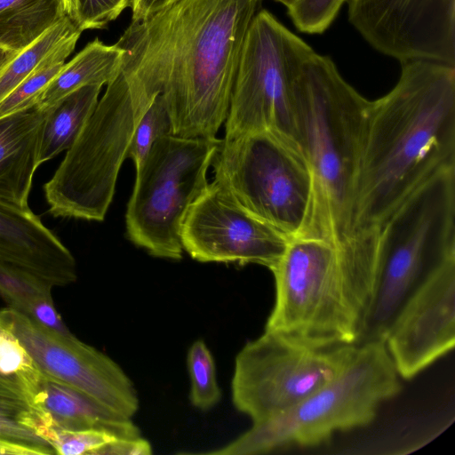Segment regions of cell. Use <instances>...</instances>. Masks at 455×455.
I'll return each mask as SVG.
<instances>
[{
	"label": "cell",
	"instance_id": "83f0119b",
	"mask_svg": "<svg viewBox=\"0 0 455 455\" xmlns=\"http://www.w3.org/2000/svg\"><path fill=\"white\" fill-rule=\"evenodd\" d=\"M0 440L34 449L40 455L55 454L51 444L35 430L33 419L2 400Z\"/></svg>",
	"mask_w": 455,
	"mask_h": 455
},
{
	"label": "cell",
	"instance_id": "d6a6232c",
	"mask_svg": "<svg viewBox=\"0 0 455 455\" xmlns=\"http://www.w3.org/2000/svg\"><path fill=\"white\" fill-rule=\"evenodd\" d=\"M150 443L141 438H116L99 450L96 455H149Z\"/></svg>",
	"mask_w": 455,
	"mask_h": 455
},
{
	"label": "cell",
	"instance_id": "ac0fdd59",
	"mask_svg": "<svg viewBox=\"0 0 455 455\" xmlns=\"http://www.w3.org/2000/svg\"><path fill=\"white\" fill-rule=\"evenodd\" d=\"M45 116L34 107L0 118V199L28 207Z\"/></svg>",
	"mask_w": 455,
	"mask_h": 455
},
{
	"label": "cell",
	"instance_id": "7a4b0ae2",
	"mask_svg": "<svg viewBox=\"0 0 455 455\" xmlns=\"http://www.w3.org/2000/svg\"><path fill=\"white\" fill-rule=\"evenodd\" d=\"M400 64L394 88L370 102L349 235L380 227L423 183L455 168V66Z\"/></svg>",
	"mask_w": 455,
	"mask_h": 455
},
{
	"label": "cell",
	"instance_id": "ffe728a7",
	"mask_svg": "<svg viewBox=\"0 0 455 455\" xmlns=\"http://www.w3.org/2000/svg\"><path fill=\"white\" fill-rule=\"evenodd\" d=\"M101 88V85L83 86L46 110L40 141L39 164L73 145L93 111Z\"/></svg>",
	"mask_w": 455,
	"mask_h": 455
},
{
	"label": "cell",
	"instance_id": "603a6c76",
	"mask_svg": "<svg viewBox=\"0 0 455 455\" xmlns=\"http://www.w3.org/2000/svg\"><path fill=\"white\" fill-rule=\"evenodd\" d=\"M78 31L81 30L77 25L68 16H65L33 44L10 59L0 68V102L36 68L52 50Z\"/></svg>",
	"mask_w": 455,
	"mask_h": 455
},
{
	"label": "cell",
	"instance_id": "2e32d148",
	"mask_svg": "<svg viewBox=\"0 0 455 455\" xmlns=\"http://www.w3.org/2000/svg\"><path fill=\"white\" fill-rule=\"evenodd\" d=\"M0 261L21 267L52 286L77 279L71 251L28 207L0 199Z\"/></svg>",
	"mask_w": 455,
	"mask_h": 455
},
{
	"label": "cell",
	"instance_id": "4316f807",
	"mask_svg": "<svg viewBox=\"0 0 455 455\" xmlns=\"http://www.w3.org/2000/svg\"><path fill=\"white\" fill-rule=\"evenodd\" d=\"M32 357L8 330L0 326V376L16 382L24 390L41 375Z\"/></svg>",
	"mask_w": 455,
	"mask_h": 455
},
{
	"label": "cell",
	"instance_id": "8d00e7d4",
	"mask_svg": "<svg viewBox=\"0 0 455 455\" xmlns=\"http://www.w3.org/2000/svg\"><path fill=\"white\" fill-rule=\"evenodd\" d=\"M16 53L18 52L7 51L0 47V68Z\"/></svg>",
	"mask_w": 455,
	"mask_h": 455
},
{
	"label": "cell",
	"instance_id": "484cf974",
	"mask_svg": "<svg viewBox=\"0 0 455 455\" xmlns=\"http://www.w3.org/2000/svg\"><path fill=\"white\" fill-rule=\"evenodd\" d=\"M169 134H172L171 117L164 99L156 95L135 130L126 158L139 169L153 144Z\"/></svg>",
	"mask_w": 455,
	"mask_h": 455
},
{
	"label": "cell",
	"instance_id": "44dd1931",
	"mask_svg": "<svg viewBox=\"0 0 455 455\" xmlns=\"http://www.w3.org/2000/svg\"><path fill=\"white\" fill-rule=\"evenodd\" d=\"M65 16L61 0H0V47L20 52Z\"/></svg>",
	"mask_w": 455,
	"mask_h": 455
},
{
	"label": "cell",
	"instance_id": "9a60e30c",
	"mask_svg": "<svg viewBox=\"0 0 455 455\" xmlns=\"http://www.w3.org/2000/svg\"><path fill=\"white\" fill-rule=\"evenodd\" d=\"M384 342L403 379H411L455 346V256L433 266L401 306Z\"/></svg>",
	"mask_w": 455,
	"mask_h": 455
},
{
	"label": "cell",
	"instance_id": "8992f818",
	"mask_svg": "<svg viewBox=\"0 0 455 455\" xmlns=\"http://www.w3.org/2000/svg\"><path fill=\"white\" fill-rule=\"evenodd\" d=\"M156 96L141 80L117 72L53 176L44 186L56 217L102 221L135 130Z\"/></svg>",
	"mask_w": 455,
	"mask_h": 455
},
{
	"label": "cell",
	"instance_id": "9c48e42d",
	"mask_svg": "<svg viewBox=\"0 0 455 455\" xmlns=\"http://www.w3.org/2000/svg\"><path fill=\"white\" fill-rule=\"evenodd\" d=\"M218 138L169 134L157 140L136 170L125 213L126 235L150 255L179 260L180 232L191 204L208 185Z\"/></svg>",
	"mask_w": 455,
	"mask_h": 455
},
{
	"label": "cell",
	"instance_id": "f35d334b",
	"mask_svg": "<svg viewBox=\"0 0 455 455\" xmlns=\"http://www.w3.org/2000/svg\"><path fill=\"white\" fill-rule=\"evenodd\" d=\"M1 377V376H0ZM4 378V377H3Z\"/></svg>",
	"mask_w": 455,
	"mask_h": 455
},
{
	"label": "cell",
	"instance_id": "52a82bcc",
	"mask_svg": "<svg viewBox=\"0 0 455 455\" xmlns=\"http://www.w3.org/2000/svg\"><path fill=\"white\" fill-rule=\"evenodd\" d=\"M270 271L275 299L265 331L313 347L357 343L360 321L335 245L319 238L291 239Z\"/></svg>",
	"mask_w": 455,
	"mask_h": 455
},
{
	"label": "cell",
	"instance_id": "4fadbf2b",
	"mask_svg": "<svg viewBox=\"0 0 455 455\" xmlns=\"http://www.w3.org/2000/svg\"><path fill=\"white\" fill-rule=\"evenodd\" d=\"M0 326L11 331L44 374L131 418L139 409L136 388L121 367L76 336L56 333L20 311L0 309Z\"/></svg>",
	"mask_w": 455,
	"mask_h": 455
},
{
	"label": "cell",
	"instance_id": "5b68a950",
	"mask_svg": "<svg viewBox=\"0 0 455 455\" xmlns=\"http://www.w3.org/2000/svg\"><path fill=\"white\" fill-rule=\"evenodd\" d=\"M455 256V168L418 188L378 228V275L356 344L383 340L426 273Z\"/></svg>",
	"mask_w": 455,
	"mask_h": 455
},
{
	"label": "cell",
	"instance_id": "cb8c5ba5",
	"mask_svg": "<svg viewBox=\"0 0 455 455\" xmlns=\"http://www.w3.org/2000/svg\"><path fill=\"white\" fill-rule=\"evenodd\" d=\"M191 381L190 400L200 410H209L221 398L212 355L203 340L195 341L188 353Z\"/></svg>",
	"mask_w": 455,
	"mask_h": 455
},
{
	"label": "cell",
	"instance_id": "7c38bea8",
	"mask_svg": "<svg viewBox=\"0 0 455 455\" xmlns=\"http://www.w3.org/2000/svg\"><path fill=\"white\" fill-rule=\"evenodd\" d=\"M180 239L183 250L197 261L259 264L269 270L289 243L215 179L189 207Z\"/></svg>",
	"mask_w": 455,
	"mask_h": 455
},
{
	"label": "cell",
	"instance_id": "3957f363",
	"mask_svg": "<svg viewBox=\"0 0 455 455\" xmlns=\"http://www.w3.org/2000/svg\"><path fill=\"white\" fill-rule=\"evenodd\" d=\"M370 100L315 52L296 80L293 114L297 144L314 181L307 237L337 245L350 235L354 198Z\"/></svg>",
	"mask_w": 455,
	"mask_h": 455
},
{
	"label": "cell",
	"instance_id": "f546056e",
	"mask_svg": "<svg viewBox=\"0 0 455 455\" xmlns=\"http://www.w3.org/2000/svg\"><path fill=\"white\" fill-rule=\"evenodd\" d=\"M44 438L55 454L96 455L100 449L117 436L96 429L70 431L48 428Z\"/></svg>",
	"mask_w": 455,
	"mask_h": 455
},
{
	"label": "cell",
	"instance_id": "d590c367",
	"mask_svg": "<svg viewBox=\"0 0 455 455\" xmlns=\"http://www.w3.org/2000/svg\"><path fill=\"white\" fill-rule=\"evenodd\" d=\"M63 10L76 24L77 23V0H61ZM77 25V24H76Z\"/></svg>",
	"mask_w": 455,
	"mask_h": 455
},
{
	"label": "cell",
	"instance_id": "7402d4cb",
	"mask_svg": "<svg viewBox=\"0 0 455 455\" xmlns=\"http://www.w3.org/2000/svg\"><path fill=\"white\" fill-rule=\"evenodd\" d=\"M78 31L52 50L36 68L0 102V118L34 108L49 84L73 52L81 36Z\"/></svg>",
	"mask_w": 455,
	"mask_h": 455
},
{
	"label": "cell",
	"instance_id": "e575fe53",
	"mask_svg": "<svg viewBox=\"0 0 455 455\" xmlns=\"http://www.w3.org/2000/svg\"><path fill=\"white\" fill-rule=\"evenodd\" d=\"M0 455H40L31 448L0 440Z\"/></svg>",
	"mask_w": 455,
	"mask_h": 455
},
{
	"label": "cell",
	"instance_id": "1f68e13d",
	"mask_svg": "<svg viewBox=\"0 0 455 455\" xmlns=\"http://www.w3.org/2000/svg\"><path fill=\"white\" fill-rule=\"evenodd\" d=\"M20 313L60 335L73 336L57 312L52 298L35 300Z\"/></svg>",
	"mask_w": 455,
	"mask_h": 455
},
{
	"label": "cell",
	"instance_id": "30bf717a",
	"mask_svg": "<svg viewBox=\"0 0 455 455\" xmlns=\"http://www.w3.org/2000/svg\"><path fill=\"white\" fill-rule=\"evenodd\" d=\"M314 52L269 11L259 10L242 46L224 139L267 131L298 146L294 86L304 63Z\"/></svg>",
	"mask_w": 455,
	"mask_h": 455
},
{
	"label": "cell",
	"instance_id": "ba28073f",
	"mask_svg": "<svg viewBox=\"0 0 455 455\" xmlns=\"http://www.w3.org/2000/svg\"><path fill=\"white\" fill-rule=\"evenodd\" d=\"M212 166L214 179L253 215L289 241L307 237L314 181L295 143L267 131L223 139Z\"/></svg>",
	"mask_w": 455,
	"mask_h": 455
},
{
	"label": "cell",
	"instance_id": "8fae6325",
	"mask_svg": "<svg viewBox=\"0 0 455 455\" xmlns=\"http://www.w3.org/2000/svg\"><path fill=\"white\" fill-rule=\"evenodd\" d=\"M357 344L313 347L264 331L235 357L232 379L235 407L252 424L280 416L336 378Z\"/></svg>",
	"mask_w": 455,
	"mask_h": 455
},
{
	"label": "cell",
	"instance_id": "4dcf8cb0",
	"mask_svg": "<svg viewBox=\"0 0 455 455\" xmlns=\"http://www.w3.org/2000/svg\"><path fill=\"white\" fill-rule=\"evenodd\" d=\"M132 0H77V27L102 29L131 6Z\"/></svg>",
	"mask_w": 455,
	"mask_h": 455
},
{
	"label": "cell",
	"instance_id": "d4e9b609",
	"mask_svg": "<svg viewBox=\"0 0 455 455\" xmlns=\"http://www.w3.org/2000/svg\"><path fill=\"white\" fill-rule=\"evenodd\" d=\"M52 287L21 267L0 261V296L20 312L35 300L52 298Z\"/></svg>",
	"mask_w": 455,
	"mask_h": 455
},
{
	"label": "cell",
	"instance_id": "6da1fadb",
	"mask_svg": "<svg viewBox=\"0 0 455 455\" xmlns=\"http://www.w3.org/2000/svg\"><path fill=\"white\" fill-rule=\"evenodd\" d=\"M261 1L179 0L131 22L116 43L124 51L119 69L148 80L164 99L172 134L217 138Z\"/></svg>",
	"mask_w": 455,
	"mask_h": 455
},
{
	"label": "cell",
	"instance_id": "74e56055",
	"mask_svg": "<svg viewBox=\"0 0 455 455\" xmlns=\"http://www.w3.org/2000/svg\"><path fill=\"white\" fill-rule=\"evenodd\" d=\"M276 2H279L285 5L288 8H290L297 0H275Z\"/></svg>",
	"mask_w": 455,
	"mask_h": 455
},
{
	"label": "cell",
	"instance_id": "5bb4252c",
	"mask_svg": "<svg viewBox=\"0 0 455 455\" xmlns=\"http://www.w3.org/2000/svg\"><path fill=\"white\" fill-rule=\"evenodd\" d=\"M350 24L376 51L404 62L455 66V0H347Z\"/></svg>",
	"mask_w": 455,
	"mask_h": 455
},
{
	"label": "cell",
	"instance_id": "836d02e7",
	"mask_svg": "<svg viewBox=\"0 0 455 455\" xmlns=\"http://www.w3.org/2000/svg\"><path fill=\"white\" fill-rule=\"evenodd\" d=\"M179 0H132V21L145 20Z\"/></svg>",
	"mask_w": 455,
	"mask_h": 455
},
{
	"label": "cell",
	"instance_id": "277c9868",
	"mask_svg": "<svg viewBox=\"0 0 455 455\" xmlns=\"http://www.w3.org/2000/svg\"><path fill=\"white\" fill-rule=\"evenodd\" d=\"M402 390L400 376L383 340L357 344L346 368L285 413L252 424L218 455L265 454L291 445L312 447L334 433L371 424L379 406Z\"/></svg>",
	"mask_w": 455,
	"mask_h": 455
},
{
	"label": "cell",
	"instance_id": "d6986e66",
	"mask_svg": "<svg viewBox=\"0 0 455 455\" xmlns=\"http://www.w3.org/2000/svg\"><path fill=\"white\" fill-rule=\"evenodd\" d=\"M124 51L116 44L99 38L89 42L59 74L40 96L36 108L46 111L70 92L86 85H107L116 76Z\"/></svg>",
	"mask_w": 455,
	"mask_h": 455
},
{
	"label": "cell",
	"instance_id": "f1b7e54d",
	"mask_svg": "<svg viewBox=\"0 0 455 455\" xmlns=\"http://www.w3.org/2000/svg\"><path fill=\"white\" fill-rule=\"evenodd\" d=\"M347 0H297L288 14L299 31L310 35L323 34L335 20Z\"/></svg>",
	"mask_w": 455,
	"mask_h": 455
},
{
	"label": "cell",
	"instance_id": "e0dca14e",
	"mask_svg": "<svg viewBox=\"0 0 455 455\" xmlns=\"http://www.w3.org/2000/svg\"><path fill=\"white\" fill-rule=\"evenodd\" d=\"M23 391L48 428L70 431L96 429L120 438L140 437V430L131 418L44 372Z\"/></svg>",
	"mask_w": 455,
	"mask_h": 455
}]
</instances>
